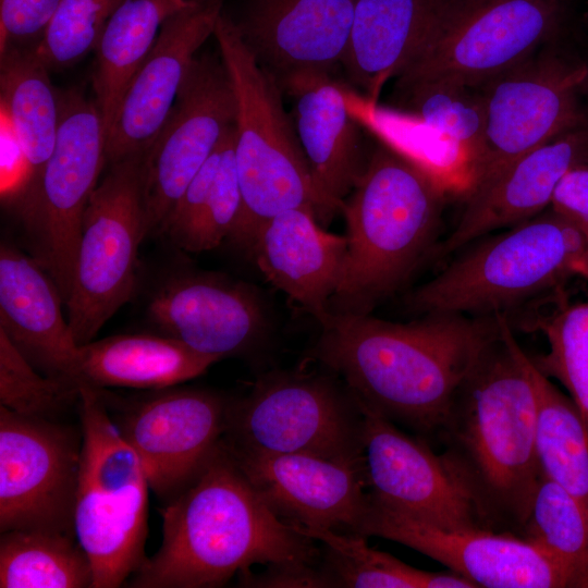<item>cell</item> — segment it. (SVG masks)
<instances>
[{
  "instance_id": "6da1fadb",
  "label": "cell",
  "mask_w": 588,
  "mask_h": 588,
  "mask_svg": "<svg viewBox=\"0 0 588 588\" xmlns=\"http://www.w3.org/2000/svg\"><path fill=\"white\" fill-rule=\"evenodd\" d=\"M320 326L313 355L357 401L394 424L437 436L500 321L499 315L431 313L397 323L331 310Z\"/></svg>"
},
{
  "instance_id": "9a60e30c",
  "label": "cell",
  "mask_w": 588,
  "mask_h": 588,
  "mask_svg": "<svg viewBox=\"0 0 588 588\" xmlns=\"http://www.w3.org/2000/svg\"><path fill=\"white\" fill-rule=\"evenodd\" d=\"M357 401V400H356ZM370 498L444 529L494 530L469 487L441 454L357 401ZM495 531V530H494Z\"/></svg>"
},
{
  "instance_id": "277c9868",
  "label": "cell",
  "mask_w": 588,
  "mask_h": 588,
  "mask_svg": "<svg viewBox=\"0 0 588 588\" xmlns=\"http://www.w3.org/2000/svg\"><path fill=\"white\" fill-rule=\"evenodd\" d=\"M444 198L438 175L409 156L385 144L368 154L341 209L347 250L330 301L336 311L369 314L411 277L436 241Z\"/></svg>"
},
{
  "instance_id": "8fae6325",
  "label": "cell",
  "mask_w": 588,
  "mask_h": 588,
  "mask_svg": "<svg viewBox=\"0 0 588 588\" xmlns=\"http://www.w3.org/2000/svg\"><path fill=\"white\" fill-rule=\"evenodd\" d=\"M485 132L467 194L514 160L588 122V64L546 46L481 85Z\"/></svg>"
},
{
  "instance_id": "4dcf8cb0",
  "label": "cell",
  "mask_w": 588,
  "mask_h": 588,
  "mask_svg": "<svg viewBox=\"0 0 588 588\" xmlns=\"http://www.w3.org/2000/svg\"><path fill=\"white\" fill-rule=\"evenodd\" d=\"M393 101L452 144L466 171L483 139L485 108L480 87L445 76L396 78Z\"/></svg>"
},
{
  "instance_id": "60d3db41",
  "label": "cell",
  "mask_w": 588,
  "mask_h": 588,
  "mask_svg": "<svg viewBox=\"0 0 588 588\" xmlns=\"http://www.w3.org/2000/svg\"><path fill=\"white\" fill-rule=\"evenodd\" d=\"M573 274L588 279V246L572 266Z\"/></svg>"
},
{
  "instance_id": "484cf974",
  "label": "cell",
  "mask_w": 588,
  "mask_h": 588,
  "mask_svg": "<svg viewBox=\"0 0 588 588\" xmlns=\"http://www.w3.org/2000/svg\"><path fill=\"white\" fill-rule=\"evenodd\" d=\"M449 0H355L342 62L351 82L373 103L384 84L420 53Z\"/></svg>"
},
{
  "instance_id": "30bf717a",
  "label": "cell",
  "mask_w": 588,
  "mask_h": 588,
  "mask_svg": "<svg viewBox=\"0 0 588 588\" xmlns=\"http://www.w3.org/2000/svg\"><path fill=\"white\" fill-rule=\"evenodd\" d=\"M146 154L109 166L83 216L71 295L65 304L76 344L93 340L134 295L140 243L148 235Z\"/></svg>"
},
{
  "instance_id": "f546056e",
  "label": "cell",
  "mask_w": 588,
  "mask_h": 588,
  "mask_svg": "<svg viewBox=\"0 0 588 588\" xmlns=\"http://www.w3.org/2000/svg\"><path fill=\"white\" fill-rule=\"evenodd\" d=\"M536 397L535 445L540 473L588 509V428L573 400L527 360Z\"/></svg>"
},
{
  "instance_id": "5bb4252c",
  "label": "cell",
  "mask_w": 588,
  "mask_h": 588,
  "mask_svg": "<svg viewBox=\"0 0 588 588\" xmlns=\"http://www.w3.org/2000/svg\"><path fill=\"white\" fill-rule=\"evenodd\" d=\"M82 444L81 425L23 416L0 405V532L45 530L76 537Z\"/></svg>"
},
{
  "instance_id": "d6986e66",
  "label": "cell",
  "mask_w": 588,
  "mask_h": 588,
  "mask_svg": "<svg viewBox=\"0 0 588 588\" xmlns=\"http://www.w3.org/2000/svg\"><path fill=\"white\" fill-rule=\"evenodd\" d=\"M223 0H191L163 23L106 139V166L146 154L175 103L197 50L213 35Z\"/></svg>"
},
{
  "instance_id": "83f0119b",
  "label": "cell",
  "mask_w": 588,
  "mask_h": 588,
  "mask_svg": "<svg viewBox=\"0 0 588 588\" xmlns=\"http://www.w3.org/2000/svg\"><path fill=\"white\" fill-rule=\"evenodd\" d=\"M0 97L2 122L24 158L16 193L38 176L52 154L60 121L59 90L34 49L11 48L0 52Z\"/></svg>"
},
{
  "instance_id": "2e32d148",
  "label": "cell",
  "mask_w": 588,
  "mask_h": 588,
  "mask_svg": "<svg viewBox=\"0 0 588 588\" xmlns=\"http://www.w3.org/2000/svg\"><path fill=\"white\" fill-rule=\"evenodd\" d=\"M235 115V95L221 58L196 57L168 120L146 152L148 235L162 234L175 204L234 125Z\"/></svg>"
},
{
  "instance_id": "8d00e7d4",
  "label": "cell",
  "mask_w": 588,
  "mask_h": 588,
  "mask_svg": "<svg viewBox=\"0 0 588 588\" xmlns=\"http://www.w3.org/2000/svg\"><path fill=\"white\" fill-rule=\"evenodd\" d=\"M78 391L37 370L0 330V405L28 417L59 419Z\"/></svg>"
},
{
  "instance_id": "ab89813d",
  "label": "cell",
  "mask_w": 588,
  "mask_h": 588,
  "mask_svg": "<svg viewBox=\"0 0 588 588\" xmlns=\"http://www.w3.org/2000/svg\"><path fill=\"white\" fill-rule=\"evenodd\" d=\"M550 208L573 223L588 243V161L575 166L563 176Z\"/></svg>"
},
{
  "instance_id": "5b68a950",
  "label": "cell",
  "mask_w": 588,
  "mask_h": 588,
  "mask_svg": "<svg viewBox=\"0 0 588 588\" xmlns=\"http://www.w3.org/2000/svg\"><path fill=\"white\" fill-rule=\"evenodd\" d=\"M213 36L236 100L235 162L243 206L229 238L249 248L266 220L293 208H309L318 219L320 203L280 86L222 13Z\"/></svg>"
},
{
  "instance_id": "1f68e13d",
  "label": "cell",
  "mask_w": 588,
  "mask_h": 588,
  "mask_svg": "<svg viewBox=\"0 0 588 588\" xmlns=\"http://www.w3.org/2000/svg\"><path fill=\"white\" fill-rule=\"evenodd\" d=\"M93 586V565L76 537L45 530L1 532V588Z\"/></svg>"
},
{
  "instance_id": "ba28073f",
  "label": "cell",
  "mask_w": 588,
  "mask_h": 588,
  "mask_svg": "<svg viewBox=\"0 0 588 588\" xmlns=\"http://www.w3.org/2000/svg\"><path fill=\"white\" fill-rule=\"evenodd\" d=\"M60 121L51 156L38 176L16 192L33 257L66 304L74 281L81 225L106 166V130L95 99L59 90Z\"/></svg>"
},
{
  "instance_id": "8992f818",
  "label": "cell",
  "mask_w": 588,
  "mask_h": 588,
  "mask_svg": "<svg viewBox=\"0 0 588 588\" xmlns=\"http://www.w3.org/2000/svg\"><path fill=\"white\" fill-rule=\"evenodd\" d=\"M587 246L580 231L549 207L477 244L412 293L407 304L424 315H504L573 274Z\"/></svg>"
},
{
  "instance_id": "603a6c76",
  "label": "cell",
  "mask_w": 588,
  "mask_h": 588,
  "mask_svg": "<svg viewBox=\"0 0 588 588\" xmlns=\"http://www.w3.org/2000/svg\"><path fill=\"white\" fill-rule=\"evenodd\" d=\"M280 88L295 101V128L320 203L318 220L329 223L367 162L359 124L346 88L330 73L298 74Z\"/></svg>"
},
{
  "instance_id": "f35d334b",
  "label": "cell",
  "mask_w": 588,
  "mask_h": 588,
  "mask_svg": "<svg viewBox=\"0 0 588 588\" xmlns=\"http://www.w3.org/2000/svg\"><path fill=\"white\" fill-rule=\"evenodd\" d=\"M61 0H0V52L34 49Z\"/></svg>"
},
{
  "instance_id": "44dd1931",
  "label": "cell",
  "mask_w": 588,
  "mask_h": 588,
  "mask_svg": "<svg viewBox=\"0 0 588 588\" xmlns=\"http://www.w3.org/2000/svg\"><path fill=\"white\" fill-rule=\"evenodd\" d=\"M355 0H249L234 26L280 86L298 74L330 73L347 51Z\"/></svg>"
},
{
  "instance_id": "cb8c5ba5",
  "label": "cell",
  "mask_w": 588,
  "mask_h": 588,
  "mask_svg": "<svg viewBox=\"0 0 588 588\" xmlns=\"http://www.w3.org/2000/svg\"><path fill=\"white\" fill-rule=\"evenodd\" d=\"M62 306L57 284L38 261L2 243L0 330L37 370L76 390L73 378L79 346Z\"/></svg>"
},
{
  "instance_id": "4fadbf2b",
  "label": "cell",
  "mask_w": 588,
  "mask_h": 588,
  "mask_svg": "<svg viewBox=\"0 0 588 588\" xmlns=\"http://www.w3.org/2000/svg\"><path fill=\"white\" fill-rule=\"evenodd\" d=\"M564 21L565 0H449L427 44L399 77L445 76L481 85L544 48Z\"/></svg>"
},
{
  "instance_id": "836d02e7",
  "label": "cell",
  "mask_w": 588,
  "mask_h": 588,
  "mask_svg": "<svg viewBox=\"0 0 588 588\" xmlns=\"http://www.w3.org/2000/svg\"><path fill=\"white\" fill-rule=\"evenodd\" d=\"M292 526L324 547L321 567L329 587L428 588L430 572L370 548L365 536Z\"/></svg>"
},
{
  "instance_id": "d590c367",
  "label": "cell",
  "mask_w": 588,
  "mask_h": 588,
  "mask_svg": "<svg viewBox=\"0 0 588 588\" xmlns=\"http://www.w3.org/2000/svg\"><path fill=\"white\" fill-rule=\"evenodd\" d=\"M124 0H61L34 48L49 71L75 65L96 45L109 19Z\"/></svg>"
},
{
  "instance_id": "b9f144b4",
  "label": "cell",
  "mask_w": 588,
  "mask_h": 588,
  "mask_svg": "<svg viewBox=\"0 0 588 588\" xmlns=\"http://www.w3.org/2000/svg\"><path fill=\"white\" fill-rule=\"evenodd\" d=\"M587 64H588V61H587Z\"/></svg>"
},
{
  "instance_id": "7402d4cb",
  "label": "cell",
  "mask_w": 588,
  "mask_h": 588,
  "mask_svg": "<svg viewBox=\"0 0 588 588\" xmlns=\"http://www.w3.org/2000/svg\"><path fill=\"white\" fill-rule=\"evenodd\" d=\"M585 161H588V122L526 152L469 192L461 218L439 253L450 254L487 233L538 216L550 207L563 176Z\"/></svg>"
},
{
  "instance_id": "d6a6232c",
  "label": "cell",
  "mask_w": 588,
  "mask_h": 588,
  "mask_svg": "<svg viewBox=\"0 0 588 588\" xmlns=\"http://www.w3.org/2000/svg\"><path fill=\"white\" fill-rule=\"evenodd\" d=\"M517 535L550 556L569 587H588V509L541 473Z\"/></svg>"
},
{
  "instance_id": "ac0fdd59",
  "label": "cell",
  "mask_w": 588,
  "mask_h": 588,
  "mask_svg": "<svg viewBox=\"0 0 588 588\" xmlns=\"http://www.w3.org/2000/svg\"><path fill=\"white\" fill-rule=\"evenodd\" d=\"M146 316L158 333L220 360L248 355L269 331L257 292L213 272L171 274L150 294Z\"/></svg>"
},
{
  "instance_id": "52a82bcc",
  "label": "cell",
  "mask_w": 588,
  "mask_h": 588,
  "mask_svg": "<svg viewBox=\"0 0 588 588\" xmlns=\"http://www.w3.org/2000/svg\"><path fill=\"white\" fill-rule=\"evenodd\" d=\"M83 434L74 507L76 539L94 569L93 588H118L144 564L149 482L133 449L93 388L78 390Z\"/></svg>"
},
{
  "instance_id": "7c38bea8",
  "label": "cell",
  "mask_w": 588,
  "mask_h": 588,
  "mask_svg": "<svg viewBox=\"0 0 588 588\" xmlns=\"http://www.w3.org/2000/svg\"><path fill=\"white\" fill-rule=\"evenodd\" d=\"M96 390L162 504L197 479L224 437L231 400L217 392L174 385L122 396Z\"/></svg>"
},
{
  "instance_id": "ffe728a7",
  "label": "cell",
  "mask_w": 588,
  "mask_h": 588,
  "mask_svg": "<svg viewBox=\"0 0 588 588\" xmlns=\"http://www.w3.org/2000/svg\"><path fill=\"white\" fill-rule=\"evenodd\" d=\"M231 453L268 506L285 523L360 535L369 499L364 458Z\"/></svg>"
},
{
  "instance_id": "f1b7e54d",
  "label": "cell",
  "mask_w": 588,
  "mask_h": 588,
  "mask_svg": "<svg viewBox=\"0 0 588 588\" xmlns=\"http://www.w3.org/2000/svg\"><path fill=\"white\" fill-rule=\"evenodd\" d=\"M191 0H124L95 48L94 99L106 139L133 77L152 49L164 21Z\"/></svg>"
},
{
  "instance_id": "4316f807",
  "label": "cell",
  "mask_w": 588,
  "mask_h": 588,
  "mask_svg": "<svg viewBox=\"0 0 588 588\" xmlns=\"http://www.w3.org/2000/svg\"><path fill=\"white\" fill-rule=\"evenodd\" d=\"M157 334H118L79 345L73 385L157 390L196 378L219 362Z\"/></svg>"
},
{
  "instance_id": "d4e9b609",
  "label": "cell",
  "mask_w": 588,
  "mask_h": 588,
  "mask_svg": "<svg viewBox=\"0 0 588 588\" xmlns=\"http://www.w3.org/2000/svg\"><path fill=\"white\" fill-rule=\"evenodd\" d=\"M314 210L293 208L266 220L248 248L262 274L320 323L331 313L346 236L323 230Z\"/></svg>"
},
{
  "instance_id": "7a4b0ae2",
  "label": "cell",
  "mask_w": 588,
  "mask_h": 588,
  "mask_svg": "<svg viewBox=\"0 0 588 588\" xmlns=\"http://www.w3.org/2000/svg\"><path fill=\"white\" fill-rule=\"evenodd\" d=\"M159 550L125 583L132 588H213L255 565L317 568L314 539L279 518L223 439L197 479L163 504Z\"/></svg>"
},
{
  "instance_id": "3957f363",
  "label": "cell",
  "mask_w": 588,
  "mask_h": 588,
  "mask_svg": "<svg viewBox=\"0 0 588 588\" xmlns=\"http://www.w3.org/2000/svg\"><path fill=\"white\" fill-rule=\"evenodd\" d=\"M454 395L437 436L493 529L518 532L540 476L528 355L504 315Z\"/></svg>"
},
{
  "instance_id": "e0dca14e",
  "label": "cell",
  "mask_w": 588,
  "mask_h": 588,
  "mask_svg": "<svg viewBox=\"0 0 588 588\" xmlns=\"http://www.w3.org/2000/svg\"><path fill=\"white\" fill-rule=\"evenodd\" d=\"M360 535L409 547L462 574L476 587H569L551 558L516 534L440 528L384 507L370 495Z\"/></svg>"
},
{
  "instance_id": "9c48e42d",
  "label": "cell",
  "mask_w": 588,
  "mask_h": 588,
  "mask_svg": "<svg viewBox=\"0 0 588 588\" xmlns=\"http://www.w3.org/2000/svg\"><path fill=\"white\" fill-rule=\"evenodd\" d=\"M363 415L350 390L329 378L271 375L230 401L223 443L235 454H308L363 460Z\"/></svg>"
},
{
  "instance_id": "74e56055",
  "label": "cell",
  "mask_w": 588,
  "mask_h": 588,
  "mask_svg": "<svg viewBox=\"0 0 588 588\" xmlns=\"http://www.w3.org/2000/svg\"><path fill=\"white\" fill-rule=\"evenodd\" d=\"M235 126L223 138V152L212 189L195 219L171 242L188 253L210 250L230 237L243 199L235 162Z\"/></svg>"
},
{
  "instance_id": "e575fe53",
  "label": "cell",
  "mask_w": 588,
  "mask_h": 588,
  "mask_svg": "<svg viewBox=\"0 0 588 588\" xmlns=\"http://www.w3.org/2000/svg\"><path fill=\"white\" fill-rule=\"evenodd\" d=\"M537 327L546 335L549 351L532 362L567 390L588 428V301L559 308Z\"/></svg>"
}]
</instances>
